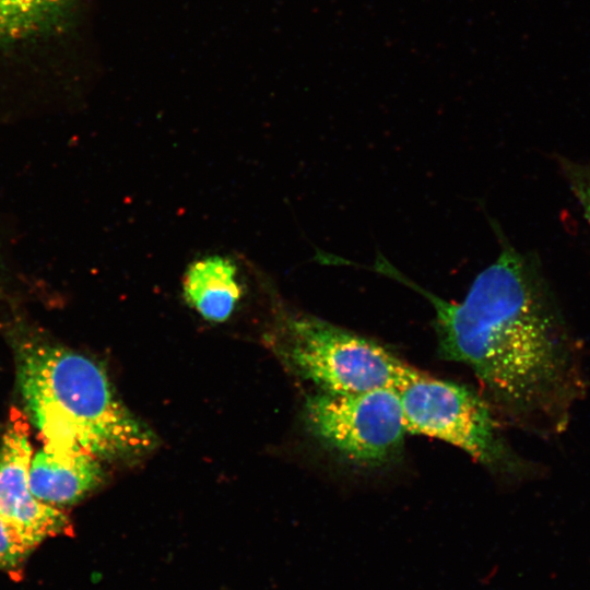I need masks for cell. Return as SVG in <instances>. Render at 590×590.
Wrapping results in <instances>:
<instances>
[{
    "label": "cell",
    "instance_id": "6da1fadb",
    "mask_svg": "<svg viewBox=\"0 0 590 590\" xmlns=\"http://www.w3.org/2000/svg\"><path fill=\"white\" fill-rule=\"evenodd\" d=\"M375 270L430 302L439 356L468 367L493 409L541 437L567 430L588 389L582 350L532 256L502 240L462 302L425 291L381 257Z\"/></svg>",
    "mask_w": 590,
    "mask_h": 590
},
{
    "label": "cell",
    "instance_id": "7a4b0ae2",
    "mask_svg": "<svg viewBox=\"0 0 590 590\" xmlns=\"http://www.w3.org/2000/svg\"><path fill=\"white\" fill-rule=\"evenodd\" d=\"M17 381L47 449L123 460L155 446L154 434L120 402L105 371L81 354L26 341L19 349Z\"/></svg>",
    "mask_w": 590,
    "mask_h": 590
},
{
    "label": "cell",
    "instance_id": "3957f363",
    "mask_svg": "<svg viewBox=\"0 0 590 590\" xmlns=\"http://www.w3.org/2000/svg\"><path fill=\"white\" fill-rule=\"evenodd\" d=\"M397 391L409 433L457 447L498 475L534 472L506 440L486 399L469 387L416 370Z\"/></svg>",
    "mask_w": 590,
    "mask_h": 590
},
{
    "label": "cell",
    "instance_id": "277c9868",
    "mask_svg": "<svg viewBox=\"0 0 590 590\" xmlns=\"http://www.w3.org/2000/svg\"><path fill=\"white\" fill-rule=\"evenodd\" d=\"M284 352L322 392L397 389L417 370L377 341L309 315L287 321Z\"/></svg>",
    "mask_w": 590,
    "mask_h": 590
},
{
    "label": "cell",
    "instance_id": "5b68a950",
    "mask_svg": "<svg viewBox=\"0 0 590 590\" xmlns=\"http://www.w3.org/2000/svg\"><path fill=\"white\" fill-rule=\"evenodd\" d=\"M304 413L311 435L351 468L378 470L401 458L409 432L396 388L318 391Z\"/></svg>",
    "mask_w": 590,
    "mask_h": 590
},
{
    "label": "cell",
    "instance_id": "8992f818",
    "mask_svg": "<svg viewBox=\"0 0 590 590\" xmlns=\"http://www.w3.org/2000/svg\"><path fill=\"white\" fill-rule=\"evenodd\" d=\"M31 460L27 420L12 409L0 449V516L34 550L44 540L66 532L70 521L60 509L32 493Z\"/></svg>",
    "mask_w": 590,
    "mask_h": 590
},
{
    "label": "cell",
    "instance_id": "52a82bcc",
    "mask_svg": "<svg viewBox=\"0 0 590 590\" xmlns=\"http://www.w3.org/2000/svg\"><path fill=\"white\" fill-rule=\"evenodd\" d=\"M102 477L99 460L85 453L43 447L31 460V491L51 506L78 503L98 485Z\"/></svg>",
    "mask_w": 590,
    "mask_h": 590
},
{
    "label": "cell",
    "instance_id": "ba28073f",
    "mask_svg": "<svg viewBox=\"0 0 590 590\" xmlns=\"http://www.w3.org/2000/svg\"><path fill=\"white\" fill-rule=\"evenodd\" d=\"M236 263L221 255L194 260L184 273L182 295L202 318L212 322L227 320L239 304L244 287Z\"/></svg>",
    "mask_w": 590,
    "mask_h": 590
},
{
    "label": "cell",
    "instance_id": "9c48e42d",
    "mask_svg": "<svg viewBox=\"0 0 590 590\" xmlns=\"http://www.w3.org/2000/svg\"><path fill=\"white\" fill-rule=\"evenodd\" d=\"M78 0H0V45L40 35L57 25Z\"/></svg>",
    "mask_w": 590,
    "mask_h": 590
},
{
    "label": "cell",
    "instance_id": "30bf717a",
    "mask_svg": "<svg viewBox=\"0 0 590 590\" xmlns=\"http://www.w3.org/2000/svg\"><path fill=\"white\" fill-rule=\"evenodd\" d=\"M558 165L590 231V163L560 156Z\"/></svg>",
    "mask_w": 590,
    "mask_h": 590
},
{
    "label": "cell",
    "instance_id": "8fae6325",
    "mask_svg": "<svg viewBox=\"0 0 590 590\" xmlns=\"http://www.w3.org/2000/svg\"><path fill=\"white\" fill-rule=\"evenodd\" d=\"M32 551L0 516V569L16 568Z\"/></svg>",
    "mask_w": 590,
    "mask_h": 590
},
{
    "label": "cell",
    "instance_id": "7c38bea8",
    "mask_svg": "<svg viewBox=\"0 0 590 590\" xmlns=\"http://www.w3.org/2000/svg\"><path fill=\"white\" fill-rule=\"evenodd\" d=\"M5 275H7V270L4 268V262H3L2 257L0 255V286L3 283V280H5Z\"/></svg>",
    "mask_w": 590,
    "mask_h": 590
}]
</instances>
